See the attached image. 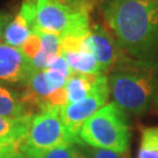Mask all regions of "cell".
Returning a JSON list of instances; mask_svg holds the SVG:
<instances>
[{"label":"cell","mask_w":158,"mask_h":158,"mask_svg":"<svg viewBox=\"0 0 158 158\" xmlns=\"http://www.w3.org/2000/svg\"><path fill=\"white\" fill-rule=\"evenodd\" d=\"M102 14L121 48L147 57L158 46V0H107Z\"/></svg>","instance_id":"6da1fadb"},{"label":"cell","mask_w":158,"mask_h":158,"mask_svg":"<svg viewBox=\"0 0 158 158\" xmlns=\"http://www.w3.org/2000/svg\"><path fill=\"white\" fill-rule=\"evenodd\" d=\"M80 139L96 149H106L127 153L129 150L130 131L124 113L115 103L104 104L98 109L79 132Z\"/></svg>","instance_id":"7a4b0ae2"},{"label":"cell","mask_w":158,"mask_h":158,"mask_svg":"<svg viewBox=\"0 0 158 158\" xmlns=\"http://www.w3.org/2000/svg\"><path fill=\"white\" fill-rule=\"evenodd\" d=\"M114 103L123 113L139 115L149 108L153 94V77L148 72L127 69L108 77Z\"/></svg>","instance_id":"3957f363"},{"label":"cell","mask_w":158,"mask_h":158,"mask_svg":"<svg viewBox=\"0 0 158 158\" xmlns=\"http://www.w3.org/2000/svg\"><path fill=\"white\" fill-rule=\"evenodd\" d=\"M89 11L68 6L59 0H36L34 29L54 33L60 38L85 36L90 28Z\"/></svg>","instance_id":"277c9868"},{"label":"cell","mask_w":158,"mask_h":158,"mask_svg":"<svg viewBox=\"0 0 158 158\" xmlns=\"http://www.w3.org/2000/svg\"><path fill=\"white\" fill-rule=\"evenodd\" d=\"M60 108L40 111L32 117L23 147L35 150H48L59 147L76 145L83 142L64 127L59 113Z\"/></svg>","instance_id":"5b68a950"},{"label":"cell","mask_w":158,"mask_h":158,"mask_svg":"<svg viewBox=\"0 0 158 158\" xmlns=\"http://www.w3.org/2000/svg\"><path fill=\"white\" fill-rule=\"evenodd\" d=\"M110 90L108 85V77L104 74L97 75L95 85L90 94L83 100L75 103H67L60 108L59 113L63 124L73 135L79 137L81 127L85 124L94 114L101 109L109 97Z\"/></svg>","instance_id":"8992f818"},{"label":"cell","mask_w":158,"mask_h":158,"mask_svg":"<svg viewBox=\"0 0 158 158\" xmlns=\"http://www.w3.org/2000/svg\"><path fill=\"white\" fill-rule=\"evenodd\" d=\"M85 46L98 63L102 73H107L121 57L117 40L101 25H93L85 36Z\"/></svg>","instance_id":"52a82bcc"},{"label":"cell","mask_w":158,"mask_h":158,"mask_svg":"<svg viewBox=\"0 0 158 158\" xmlns=\"http://www.w3.org/2000/svg\"><path fill=\"white\" fill-rule=\"evenodd\" d=\"M34 70L20 48L0 44V83H26Z\"/></svg>","instance_id":"ba28073f"},{"label":"cell","mask_w":158,"mask_h":158,"mask_svg":"<svg viewBox=\"0 0 158 158\" xmlns=\"http://www.w3.org/2000/svg\"><path fill=\"white\" fill-rule=\"evenodd\" d=\"M85 36L66 35L61 38L62 55L74 73L83 75H101L102 70L94 56L87 51L85 46Z\"/></svg>","instance_id":"9c48e42d"},{"label":"cell","mask_w":158,"mask_h":158,"mask_svg":"<svg viewBox=\"0 0 158 158\" xmlns=\"http://www.w3.org/2000/svg\"><path fill=\"white\" fill-rule=\"evenodd\" d=\"M36 0H23L21 8L7 25L2 38L5 44L14 48H21L35 28Z\"/></svg>","instance_id":"30bf717a"},{"label":"cell","mask_w":158,"mask_h":158,"mask_svg":"<svg viewBox=\"0 0 158 158\" xmlns=\"http://www.w3.org/2000/svg\"><path fill=\"white\" fill-rule=\"evenodd\" d=\"M41 41V49L38 55L31 60V63L35 70H45L48 68L51 62L60 54L61 51V38L54 33L41 32L39 29H34Z\"/></svg>","instance_id":"8fae6325"},{"label":"cell","mask_w":158,"mask_h":158,"mask_svg":"<svg viewBox=\"0 0 158 158\" xmlns=\"http://www.w3.org/2000/svg\"><path fill=\"white\" fill-rule=\"evenodd\" d=\"M0 116L25 117L33 116V114L31 111V108L23 100V96L0 85Z\"/></svg>","instance_id":"7c38bea8"},{"label":"cell","mask_w":158,"mask_h":158,"mask_svg":"<svg viewBox=\"0 0 158 158\" xmlns=\"http://www.w3.org/2000/svg\"><path fill=\"white\" fill-rule=\"evenodd\" d=\"M33 116L25 117H5L0 116V139L23 143Z\"/></svg>","instance_id":"4fadbf2b"},{"label":"cell","mask_w":158,"mask_h":158,"mask_svg":"<svg viewBox=\"0 0 158 158\" xmlns=\"http://www.w3.org/2000/svg\"><path fill=\"white\" fill-rule=\"evenodd\" d=\"M97 75H83L72 73L66 81L64 90L67 95V103H75L90 94L94 88Z\"/></svg>","instance_id":"5bb4252c"},{"label":"cell","mask_w":158,"mask_h":158,"mask_svg":"<svg viewBox=\"0 0 158 158\" xmlns=\"http://www.w3.org/2000/svg\"><path fill=\"white\" fill-rule=\"evenodd\" d=\"M21 152L26 158H80V151L75 145L59 147L48 150H35L21 145Z\"/></svg>","instance_id":"9a60e30c"},{"label":"cell","mask_w":158,"mask_h":158,"mask_svg":"<svg viewBox=\"0 0 158 158\" xmlns=\"http://www.w3.org/2000/svg\"><path fill=\"white\" fill-rule=\"evenodd\" d=\"M137 158H158V127L142 130Z\"/></svg>","instance_id":"2e32d148"},{"label":"cell","mask_w":158,"mask_h":158,"mask_svg":"<svg viewBox=\"0 0 158 158\" xmlns=\"http://www.w3.org/2000/svg\"><path fill=\"white\" fill-rule=\"evenodd\" d=\"M23 143L0 139V158H23Z\"/></svg>","instance_id":"e0dca14e"},{"label":"cell","mask_w":158,"mask_h":158,"mask_svg":"<svg viewBox=\"0 0 158 158\" xmlns=\"http://www.w3.org/2000/svg\"><path fill=\"white\" fill-rule=\"evenodd\" d=\"M20 49L23 51V53L28 57L29 60H32L35 55H38V53L41 49V41H40L38 33L33 31L32 35L27 39V41L23 44V46Z\"/></svg>","instance_id":"ac0fdd59"},{"label":"cell","mask_w":158,"mask_h":158,"mask_svg":"<svg viewBox=\"0 0 158 158\" xmlns=\"http://www.w3.org/2000/svg\"><path fill=\"white\" fill-rule=\"evenodd\" d=\"M47 69L56 70V72L63 74V75H64V76H67V77H69V76H70V74L73 73V70L70 69L69 64H68L67 61H66V59H64L61 54H59V55H57V56L52 61L51 64L48 66Z\"/></svg>","instance_id":"d6986e66"},{"label":"cell","mask_w":158,"mask_h":158,"mask_svg":"<svg viewBox=\"0 0 158 158\" xmlns=\"http://www.w3.org/2000/svg\"><path fill=\"white\" fill-rule=\"evenodd\" d=\"M88 152L90 153L94 158H127L125 153L115 152V151L106 150V149H96V148H93L90 150H88Z\"/></svg>","instance_id":"ffe728a7"},{"label":"cell","mask_w":158,"mask_h":158,"mask_svg":"<svg viewBox=\"0 0 158 158\" xmlns=\"http://www.w3.org/2000/svg\"><path fill=\"white\" fill-rule=\"evenodd\" d=\"M68 6H72L75 8H83V10H90L91 2L90 0H59Z\"/></svg>","instance_id":"44dd1931"},{"label":"cell","mask_w":158,"mask_h":158,"mask_svg":"<svg viewBox=\"0 0 158 158\" xmlns=\"http://www.w3.org/2000/svg\"><path fill=\"white\" fill-rule=\"evenodd\" d=\"M11 20H12L11 14H7V13H0V38H2L6 27H7V25L10 23Z\"/></svg>","instance_id":"7402d4cb"},{"label":"cell","mask_w":158,"mask_h":158,"mask_svg":"<svg viewBox=\"0 0 158 158\" xmlns=\"http://www.w3.org/2000/svg\"><path fill=\"white\" fill-rule=\"evenodd\" d=\"M81 158H94V157H93L89 152H85V153H81Z\"/></svg>","instance_id":"603a6c76"},{"label":"cell","mask_w":158,"mask_h":158,"mask_svg":"<svg viewBox=\"0 0 158 158\" xmlns=\"http://www.w3.org/2000/svg\"><path fill=\"white\" fill-rule=\"evenodd\" d=\"M23 158H26V157H25V156H23Z\"/></svg>","instance_id":"cb8c5ba5"},{"label":"cell","mask_w":158,"mask_h":158,"mask_svg":"<svg viewBox=\"0 0 158 158\" xmlns=\"http://www.w3.org/2000/svg\"><path fill=\"white\" fill-rule=\"evenodd\" d=\"M80 155H81V153H80ZM80 158H81V157H80Z\"/></svg>","instance_id":"d4e9b609"}]
</instances>
